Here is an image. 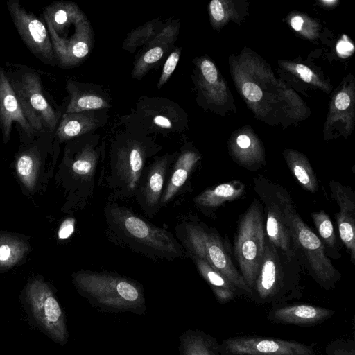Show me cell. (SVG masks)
<instances>
[{"label": "cell", "instance_id": "obj_13", "mask_svg": "<svg viewBox=\"0 0 355 355\" xmlns=\"http://www.w3.org/2000/svg\"><path fill=\"white\" fill-rule=\"evenodd\" d=\"M135 113V117L147 132L164 134L183 130V110L170 100L141 98Z\"/></svg>", "mask_w": 355, "mask_h": 355}, {"label": "cell", "instance_id": "obj_27", "mask_svg": "<svg viewBox=\"0 0 355 355\" xmlns=\"http://www.w3.org/2000/svg\"><path fill=\"white\" fill-rule=\"evenodd\" d=\"M179 355H220L216 338L200 329H187L179 337Z\"/></svg>", "mask_w": 355, "mask_h": 355}, {"label": "cell", "instance_id": "obj_21", "mask_svg": "<svg viewBox=\"0 0 355 355\" xmlns=\"http://www.w3.org/2000/svg\"><path fill=\"white\" fill-rule=\"evenodd\" d=\"M43 15L52 45L64 40L72 26L87 19L77 4L68 1L53 2L46 7Z\"/></svg>", "mask_w": 355, "mask_h": 355}, {"label": "cell", "instance_id": "obj_4", "mask_svg": "<svg viewBox=\"0 0 355 355\" xmlns=\"http://www.w3.org/2000/svg\"><path fill=\"white\" fill-rule=\"evenodd\" d=\"M159 149L149 138L132 132L123 133L113 141L101 180L114 198H135L146 164Z\"/></svg>", "mask_w": 355, "mask_h": 355}, {"label": "cell", "instance_id": "obj_28", "mask_svg": "<svg viewBox=\"0 0 355 355\" xmlns=\"http://www.w3.org/2000/svg\"><path fill=\"white\" fill-rule=\"evenodd\" d=\"M287 165L300 187L312 193L318 190V180L307 159L302 155L294 152L286 156Z\"/></svg>", "mask_w": 355, "mask_h": 355}, {"label": "cell", "instance_id": "obj_35", "mask_svg": "<svg viewBox=\"0 0 355 355\" xmlns=\"http://www.w3.org/2000/svg\"><path fill=\"white\" fill-rule=\"evenodd\" d=\"M200 72L204 80L209 84L216 82L218 72L214 63L208 60H203L200 64Z\"/></svg>", "mask_w": 355, "mask_h": 355}, {"label": "cell", "instance_id": "obj_25", "mask_svg": "<svg viewBox=\"0 0 355 355\" xmlns=\"http://www.w3.org/2000/svg\"><path fill=\"white\" fill-rule=\"evenodd\" d=\"M67 90L70 98L64 113L102 110L111 107L104 94L89 89L85 84L68 80Z\"/></svg>", "mask_w": 355, "mask_h": 355}, {"label": "cell", "instance_id": "obj_14", "mask_svg": "<svg viewBox=\"0 0 355 355\" xmlns=\"http://www.w3.org/2000/svg\"><path fill=\"white\" fill-rule=\"evenodd\" d=\"M80 136L69 141L64 150V161L69 162L70 172L73 180L83 186L85 198L92 194L100 151L97 143L87 141Z\"/></svg>", "mask_w": 355, "mask_h": 355}, {"label": "cell", "instance_id": "obj_15", "mask_svg": "<svg viewBox=\"0 0 355 355\" xmlns=\"http://www.w3.org/2000/svg\"><path fill=\"white\" fill-rule=\"evenodd\" d=\"M13 123H17L23 143L32 141L40 133L36 132L28 122L4 69L0 66V129L3 144L10 139Z\"/></svg>", "mask_w": 355, "mask_h": 355}, {"label": "cell", "instance_id": "obj_40", "mask_svg": "<svg viewBox=\"0 0 355 355\" xmlns=\"http://www.w3.org/2000/svg\"><path fill=\"white\" fill-rule=\"evenodd\" d=\"M295 69L304 81L306 83L311 81L313 72L307 67L303 64H297Z\"/></svg>", "mask_w": 355, "mask_h": 355}, {"label": "cell", "instance_id": "obj_31", "mask_svg": "<svg viewBox=\"0 0 355 355\" xmlns=\"http://www.w3.org/2000/svg\"><path fill=\"white\" fill-rule=\"evenodd\" d=\"M164 26L158 19H155L133 29L126 36L123 48L129 53H133L137 48L153 40Z\"/></svg>", "mask_w": 355, "mask_h": 355}, {"label": "cell", "instance_id": "obj_17", "mask_svg": "<svg viewBox=\"0 0 355 355\" xmlns=\"http://www.w3.org/2000/svg\"><path fill=\"white\" fill-rule=\"evenodd\" d=\"M331 197L338 207L336 223L339 236L352 263L355 262V192L349 186L331 180L329 182Z\"/></svg>", "mask_w": 355, "mask_h": 355}, {"label": "cell", "instance_id": "obj_6", "mask_svg": "<svg viewBox=\"0 0 355 355\" xmlns=\"http://www.w3.org/2000/svg\"><path fill=\"white\" fill-rule=\"evenodd\" d=\"M299 257L290 258L267 238L265 252L250 300L270 306L290 303L302 295Z\"/></svg>", "mask_w": 355, "mask_h": 355}, {"label": "cell", "instance_id": "obj_8", "mask_svg": "<svg viewBox=\"0 0 355 355\" xmlns=\"http://www.w3.org/2000/svg\"><path fill=\"white\" fill-rule=\"evenodd\" d=\"M266 240L263 207L254 198L239 219L232 251L240 274L251 291L263 260Z\"/></svg>", "mask_w": 355, "mask_h": 355}, {"label": "cell", "instance_id": "obj_41", "mask_svg": "<svg viewBox=\"0 0 355 355\" xmlns=\"http://www.w3.org/2000/svg\"><path fill=\"white\" fill-rule=\"evenodd\" d=\"M337 51L341 55H347L354 49L353 45L347 41L340 42L337 46Z\"/></svg>", "mask_w": 355, "mask_h": 355}, {"label": "cell", "instance_id": "obj_2", "mask_svg": "<svg viewBox=\"0 0 355 355\" xmlns=\"http://www.w3.org/2000/svg\"><path fill=\"white\" fill-rule=\"evenodd\" d=\"M80 294L96 310L143 315L147 306L142 285L134 279L106 271L80 270L73 276Z\"/></svg>", "mask_w": 355, "mask_h": 355}, {"label": "cell", "instance_id": "obj_23", "mask_svg": "<svg viewBox=\"0 0 355 355\" xmlns=\"http://www.w3.org/2000/svg\"><path fill=\"white\" fill-rule=\"evenodd\" d=\"M200 157L194 150L187 148L178 154L173 163L160 200V208L169 203L184 186Z\"/></svg>", "mask_w": 355, "mask_h": 355}, {"label": "cell", "instance_id": "obj_12", "mask_svg": "<svg viewBox=\"0 0 355 355\" xmlns=\"http://www.w3.org/2000/svg\"><path fill=\"white\" fill-rule=\"evenodd\" d=\"M178 154L166 153L155 157L153 162L146 166L142 172L135 199L144 214L149 217L155 215L160 209V200L166 176Z\"/></svg>", "mask_w": 355, "mask_h": 355}, {"label": "cell", "instance_id": "obj_32", "mask_svg": "<svg viewBox=\"0 0 355 355\" xmlns=\"http://www.w3.org/2000/svg\"><path fill=\"white\" fill-rule=\"evenodd\" d=\"M324 355H355V340L352 338L331 340L325 346Z\"/></svg>", "mask_w": 355, "mask_h": 355}, {"label": "cell", "instance_id": "obj_7", "mask_svg": "<svg viewBox=\"0 0 355 355\" xmlns=\"http://www.w3.org/2000/svg\"><path fill=\"white\" fill-rule=\"evenodd\" d=\"M3 69L32 128L39 133L46 131L54 135L62 114L46 98L39 72L10 62Z\"/></svg>", "mask_w": 355, "mask_h": 355}, {"label": "cell", "instance_id": "obj_9", "mask_svg": "<svg viewBox=\"0 0 355 355\" xmlns=\"http://www.w3.org/2000/svg\"><path fill=\"white\" fill-rule=\"evenodd\" d=\"M6 5L16 30L29 51L43 63L55 67L53 46L42 21L26 10L19 0H8Z\"/></svg>", "mask_w": 355, "mask_h": 355}, {"label": "cell", "instance_id": "obj_11", "mask_svg": "<svg viewBox=\"0 0 355 355\" xmlns=\"http://www.w3.org/2000/svg\"><path fill=\"white\" fill-rule=\"evenodd\" d=\"M219 352L229 355H316L311 345L261 336L228 338L219 343Z\"/></svg>", "mask_w": 355, "mask_h": 355}, {"label": "cell", "instance_id": "obj_19", "mask_svg": "<svg viewBox=\"0 0 355 355\" xmlns=\"http://www.w3.org/2000/svg\"><path fill=\"white\" fill-rule=\"evenodd\" d=\"M179 29V20L170 22L144 45L132 71L134 78L141 79L169 51L174 45Z\"/></svg>", "mask_w": 355, "mask_h": 355}, {"label": "cell", "instance_id": "obj_43", "mask_svg": "<svg viewBox=\"0 0 355 355\" xmlns=\"http://www.w3.org/2000/svg\"><path fill=\"white\" fill-rule=\"evenodd\" d=\"M220 355H229V354H221V353H220Z\"/></svg>", "mask_w": 355, "mask_h": 355}, {"label": "cell", "instance_id": "obj_42", "mask_svg": "<svg viewBox=\"0 0 355 355\" xmlns=\"http://www.w3.org/2000/svg\"><path fill=\"white\" fill-rule=\"evenodd\" d=\"M304 21L300 16H295L292 18L291 24L292 28L295 31H300L302 29Z\"/></svg>", "mask_w": 355, "mask_h": 355}, {"label": "cell", "instance_id": "obj_36", "mask_svg": "<svg viewBox=\"0 0 355 355\" xmlns=\"http://www.w3.org/2000/svg\"><path fill=\"white\" fill-rule=\"evenodd\" d=\"M242 90L245 97L250 101H258L262 97V91L253 83H245L243 85Z\"/></svg>", "mask_w": 355, "mask_h": 355}, {"label": "cell", "instance_id": "obj_37", "mask_svg": "<svg viewBox=\"0 0 355 355\" xmlns=\"http://www.w3.org/2000/svg\"><path fill=\"white\" fill-rule=\"evenodd\" d=\"M209 9L214 19L220 21L223 19L225 13L223 4L219 0H212L209 3Z\"/></svg>", "mask_w": 355, "mask_h": 355}, {"label": "cell", "instance_id": "obj_5", "mask_svg": "<svg viewBox=\"0 0 355 355\" xmlns=\"http://www.w3.org/2000/svg\"><path fill=\"white\" fill-rule=\"evenodd\" d=\"M275 188L285 224L302 267L323 289L330 291L335 288L341 277L340 272L327 256L325 249L318 235L297 212L289 192L276 182Z\"/></svg>", "mask_w": 355, "mask_h": 355}, {"label": "cell", "instance_id": "obj_29", "mask_svg": "<svg viewBox=\"0 0 355 355\" xmlns=\"http://www.w3.org/2000/svg\"><path fill=\"white\" fill-rule=\"evenodd\" d=\"M311 217L318 232V236L325 249L327 256L334 259H340L341 254L338 248L333 223L329 214L324 210H320L312 212Z\"/></svg>", "mask_w": 355, "mask_h": 355}, {"label": "cell", "instance_id": "obj_16", "mask_svg": "<svg viewBox=\"0 0 355 355\" xmlns=\"http://www.w3.org/2000/svg\"><path fill=\"white\" fill-rule=\"evenodd\" d=\"M54 138L53 135L43 131L32 141L23 143L16 154L17 173L22 183L30 190L36 186L47 149L51 147Z\"/></svg>", "mask_w": 355, "mask_h": 355}, {"label": "cell", "instance_id": "obj_20", "mask_svg": "<svg viewBox=\"0 0 355 355\" xmlns=\"http://www.w3.org/2000/svg\"><path fill=\"white\" fill-rule=\"evenodd\" d=\"M93 42V31L86 19L77 24L70 37L53 46L56 64L61 68H69L78 64L89 53Z\"/></svg>", "mask_w": 355, "mask_h": 355}, {"label": "cell", "instance_id": "obj_22", "mask_svg": "<svg viewBox=\"0 0 355 355\" xmlns=\"http://www.w3.org/2000/svg\"><path fill=\"white\" fill-rule=\"evenodd\" d=\"M245 189L243 182L234 180L207 188L197 195L193 202L197 209L211 217L225 202L240 198L245 193Z\"/></svg>", "mask_w": 355, "mask_h": 355}, {"label": "cell", "instance_id": "obj_34", "mask_svg": "<svg viewBox=\"0 0 355 355\" xmlns=\"http://www.w3.org/2000/svg\"><path fill=\"white\" fill-rule=\"evenodd\" d=\"M49 291L44 301L45 315L51 322H57L62 316V311L57 300Z\"/></svg>", "mask_w": 355, "mask_h": 355}, {"label": "cell", "instance_id": "obj_24", "mask_svg": "<svg viewBox=\"0 0 355 355\" xmlns=\"http://www.w3.org/2000/svg\"><path fill=\"white\" fill-rule=\"evenodd\" d=\"M96 111L62 114L54 135L58 143L73 140L96 130L101 124Z\"/></svg>", "mask_w": 355, "mask_h": 355}, {"label": "cell", "instance_id": "obj_30", "mask_svg": "<svg viewBox=\"0 0 355 355\" xmlns=\"http://www.w3.org/2000/svg\"><path fill=\"white\" fill-rule=\"evenodd\" d=\"M28 249V243L21 238L0 234V268L8 269L19 263Z\"/></svg>", "mask_w": 355, "mask_h": 355}, {"label": "cell", "instance_id": "obj_26", "mask_svg": "<svg viewBox=\"0 0 355 355\" xmlns=\"http://www.w3.org/2000/svg\"><path fill=\"white\" fill-rule=\"evenodd\" d=\"M190 258L200 275L211 288L218 303L226 304L241 296L236 287L205 261L196 257H190Z\"/></svg>", "mask_w": 355, "mask_h": 355}, {"label": "cell", "instance_id": "obj_18", "mask_svg": "<svg viewBox=\"0 0 355 355\" xmlns=\"http://www.w3.org/2000/svg\"><path fill=\"white\" fill-rule=\"evenodd\" d=\"M332 309L302 303L286 304L270 306L266 320L271 323L299 327H312L331 318Z\"/></svg>", "mask_w": 355, "mask_h": 355}, {"label": "cell", "instance_id": "obj_38", "mask_svg": "<svg viewBox=\"0 0 355 355\" xmlns=\"http://www.w3.org/2000/svg\"><path fill=\"white\" fill-rule=\"evenodd\" d=\"M74 220L72 218H67L64 220L58 231V236L61 239L68 238L73 232Z\"/></svg>", "mask_w": 355, "mask_h": 355}, {"label": "cell", "instance_id": "obj_39", "mask_svg": "<svg viewBox=\"0 0 355 355\" xmlns=\"http://www.w3.org/2000/svg\"><path fill=\"white\" fill-rule=\"evenodd\" d=\"M350 103L349 96L344 92L339 93L335 99V106L340 110L347 109Z\"/></svg>", "mask_w": 355, "mask_h": 355}, {"label": "cell", "instance_id": "obj_3", "mask_svg": "<svg viewBox=\"0 0 355 355\" xmlns=\"http://www.w3.org/2000/svg\"><path fill=\"white\" fill-rule=\"evenodd\" d=\"M175 238L188 257L205 261L227 279L241 296L250 300L252 291L232 261V251L227 239L196 216L183 219L175 227Z\"/></svg>", "mask_w": 355, "mask_h": 355}, {"label": "cell", "instance_id": "obj_1", "mask_svg": "<svg viewBox=\"0 0 355 355\" xmlns=\"http://www.w3.org/2000/svg\"><path fill=\"white\" fill-rule=\"evenodd\" d=\"M104 211L107 236L115 244L153 260L173 261L186 256L170 232L149 223L130 209L108 202Z\"/></svg>", "mask_w": 355, "mask_h": 355}, {"label": "cell", "instance_id": "obj_33", "mask_svg": "<svg viewBox=\"0 0 355 355\" xmlns=\"http://www.w3.org/2000/svg\"><path fill=\"white\" fill-rule=\"evenodd\" d=\"M181 51L182 48H175L168 56L157 85L158 89H160L167 82L175 71L180 58Z\"/></svg>", "mask_w": 355, "mask_h": 355}, {"label": "cell", "instance_id": "obj_10", "mask_svg": "<svg viewBox=\"0 0 355 355\" xmlns=\"http://www.w3.org/2000/svg\"><path fill=\"white\" fill-rule=\"evenodd\" d=\"M254 189L259 196L266 216L265 230L268 239L290 258L298 257L285 224L275 188V182L259 175L254 180Z\"/></svg>", "mask_w": 355, "mask_h": 355}]
</instances>
